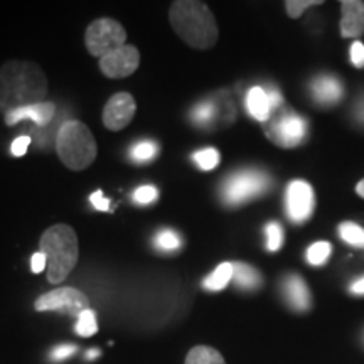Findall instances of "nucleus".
<instances>
[{"mask_svg":"<svg viewBox=\"0 0 364 364\" xmlns=\"http://www.w3.org/2000/svg\"><path fill=\"white\" fill-rule=\"evenodd\" d=\"M46 95L48 78L36 63L12 59L0 66V110L4 113L43 103Z\"/></svg>","mask_w":364,"mask_h":364,"instance_id":"obj_1","label":"nucleus"},{"mask_svg":"<svg viewBox=\"0 0 364 364\" xmlns=\"http://www.w3.org/2000/svg\"><path fill=\"white\" fill-rule=\"evenodd\" d=\"M169 19L176 34L191 48L209 49L216 44L218 24L204 2L177 0L171 6Z\"/></svg>","mask_w":364,"mask_h":364,"instance_id":"obj_2","label":"nucleus"},{"mask_svg":"<svg viewBox=\"0 0 364 364\" xmlns=\"http://www.w3.org/2000/svg\"><path fill=\"white\" fill-rule=\"evenodd\" d=\"M41 253L48 260L49 284H61L78 263V236L68 225H54L46 230L39 241Z\"/></svg>","mask_w":364,"mask_h":364,"instance_id":"obj_3","label":"nucleus"},{"mask_svg":"<svg viewBox=\"0 0 364 364\" xmlns=\"http://www.w3.org/2000/svg\"><path fill=\"white\" fill-rule=\"evenodd\" d=\"M56 150L61 162L71 171L88 169L98 152L91 130L76 120L61 125L56 136Z\"/></svg>","mask_w":364,"mask_h":364,"instance_id":"obj_4","label":"nucleus"},{"mask_svg":"<svg viewBox=\"0 0 364 364\" xmlns=\"http://www.w3.org/2000/svg\"><path fill=\"white\" fill-rule=\"evenodd\" d=\"M272 186V179L267 172L258 169H243L233 172L223 181L221 198L226 206H241L265 194Z\"/></svg>","mask_w":364,"mask_h":364,"instance_id":"obj_5","label":"nucleus"},{"mask_svg":"<svg viewBox=\"0 0 364 364\" xmlns=\"http://www.w3.org/2000/svg\"><path fill=\"white\" fill-rule=\"evenodd\" d=\"M127 41V33L120 22L113 19H97L91 22L85 34L86 49L91 56L105 58L117 49L124 48Z\"/></svg>","mask_w":364,"mask_h":364,"instance_id":"obj_6","label":"nucleus"},{"mask_svg":"<svg viewBox=\"0 0 364 364\" xmlns=\"http://www.w3.org/2000/svg\"><path fill=\"white\" fill-rule=\"evenodd\" d=\"M36 311H59L65 312L68 316L80 317L81 312L88 311L90 300L83 292L80 290L71 289V287H65V289H56L51 292L41 295L34 304Z\"/></svg>","mask_w":364,"mask_h":364,"instance_id":"obj_7","label":"nucleus"},{"mask_svg":"<svg viewBox=\"0 0 364 364\" xmlns=\"http://www.w3.org/2000/svg\"><path fill=\"white\" fill-rule=\"evenodd\" d=\"M267 135L284 149L297 147L304 142L307 135V122L306 118L297 115V113L284 112L272 122L270 129L267 130Z\"/></svg>","mask_w":364,"mask_h":364,"instance_id":"obj_8","label":"nucleus"},{"mask_svg":"<svg viewBox=\"0 0 364 364\" xmlns=\"http://www.w3.org/2000/svg\"><path fill=\"white\" fill-rule=\"evenodd\" d=\"M316 198L312 186L306 181H292L285 193L287 215L294 223H304L312 216Z\"/></svg>","mask_w":364,"mask_h":364,"instance_id":"obj_9","label":"nucleus"},{"mask_svg":"<svg viewBox=\"0 0 364 364\" xmlns=\"http://www.w3.org/2000/svg\"><path fill=\"white\" fill-rule=\"evenodd\" d=\"M140 65V53L135 46H124L100 59V70L112 80L127 78L134 75Z\"/></svg>","mask_w":364,"mask_h":364,"instance_id":"obj_10","label":"nucleus"},{"mask_svg":"<svg viewBox=\"0 0 364 364\" xmlns=\"http://www.w3.org/2000/svg\"><path fill=\"white\" fill-rule=\"evenodd\" d=\"M135 108V100L130 93L113 95L103 110V125L112 132L125 129L134 120Z\"/></svg>","mask_w":364,"mask_h":364,"instance_id":"obj_11","label":"nucleus"},{"mask_svg":"<svg viewBox=\"0 0 364 364\" xmlns=\"http://www.w3.org/2000/svg\"><path fill=\"white\" fill-rule=\"evenodd\" d=\"M311 95L314 102L321 107H332L343 98L344 86L336 76L321 75L311 81Z\"/></svg>","mask_w":364,"mask_h":364,"instance_id":"obj_12","label":"nucleus"},{"mask_svg":"<svg viewBox=\"0 0 364 364\" xmlns=\"http://www.w3.org/2000/svg\"><path fill=\"white\" fill-rule=\"evenodd\" d=\"M54 112H56V107L51 102H43L38 105H31V107H22L17 108V110H12L6 113L4 120H6L7 125H16L22 120H33L36 125L46 127L49 125V122L54 118Z\"/></svg>","mask_w":364,"mask_h":364,"instance_id":"obj_13","label":"nucleus"},{"mask_svg":"<svg viewBox=\"0 0 364 364\" xmlns=\"http://www.w3.org/2000/svg\"><path fill=\"white\" fill-rule=\"evenodd\" d=\"M284 290L285 300L289 302V306L297 312H306L311 309V292H309V287L306 282L302 280V277L299 275H289L284 280L282 285Z\"/></svg>","mask_w":364,"mask_h":364,"instance_id":"obj_14","label":"nucleus"},{"mask_svg":"<svg viewBox=\"0 0 364 364\" xmlns=\"http://www.w3.org/2000/svg\"><path fill=\"white\" fill-rule=\"evenodd\" d=\"M343 19H341V34L343 38H354L364 33V2L359 0H344Z\"/></svg>","mask_w":364,"mask_h":364,"instance_id":"obj_15","label":"nucleus"},{"mask_svg":"<svg viewBox=\"0 0 364 364\" xmlns=\"http://www.w3.org/2000/svg\"><path fill=\"white\" fill-rule=\"evenodd\" d=\"M247 110L255 120L258 122H268L272 115V107L268 102L267 90L262 86H253L247 93Z\"/></svg>","mask_w":364,"mask_h":364,"instance_id":"obj_16","label":"nucleus"},{"mask_svg":"<svg viewBox=\"0 0 364 364\" xmlns=\"http://www.w3.org/2000/svg\"><path fill=\"white\" fill-rule=\"evenodd\" d=\"M233 282L243 290H257L262 285V275L247 263H233Z\"/></svg>","mask_w":364,"mask_h":364,"instance_id":"obj_17","label":"nucleus"},{"mask_svg":"<svg viewBox=\"0 0 364 364\" xmlns=\"http://www.w3.org/2000/svg\"><path fill=\"white\" fill-rule=\"evenodd\" d=\"M233 280V263H221L211 275L206 277L203 282L204 289L211 290V292H220L225 287Z\"/></svg>","mask_w":364,"mask_h":364,"instance_id":"obj_18","label":"nucleus"},{"mask_svg":"<svg viewBox=\"0 0 364 364\" xmlns=\"http://www.w3.org/2000/svg\"><path fill=\"white\" fill-rule=\"evenodd\" d=\"M186 364H226L225 358L209 346H196L186 358Z\"/></svg>","mask_w":364,"mask_h":364,"instance_id":"obj_19","label":"nucleus"},{"mask_svg":"<svg viewBox=\"0 0 364 364\" xmlns=\"http://www.w3.org/2000/svg\"><path fill=\"white\" fill-rule=\"evenodd\" d=\"M339 236L346 243L353 245V247L364 248V228L356 225V223L346 221L339 225Z\"/></svg>","mask_w":364,"mask_h":364,"instance_id":"obj_20","label":"nucleus"},{"mask_svg":"<svg viewBox=\"0 0 364 364\" xmlns=\"http://www.w3.org/2000/svg\"><path fill=\"white\" fill-rule=\"evenodd\" d=\"M159 152V145L156 142H150V140H140L134 147L130 149V159L136 164H144L156 159Z\"/></svg>","mask_w":364,"mask_h":364,"instance_id":"obj_21","label":"nucleus"},{"mask_svg":"<svg viewBox=\"0 0 364 364\" xmlns=\"http://www.w3.org/2000/svg\"><path fill=\"white\" fill-rule=\"evenodd\" d=\"M75 331H76V334L81 336V338H91V336L97 334V331H98L97 314L91 311V309L81 312L78 317V322H76V326H75Z\"/></svg>","mask_w":364,"mask_h":364,"instance_id":"obj_22","label":"nucleus"},{"mask_svg":"<svg viewBox=\"0 0 364 364\" xmlns=\"http://www.w3.org/2000/svg\"><path fill=\"white\" fill-rule=\"evenodd\" d=\"M216 115H218V108L213 102H203V103L196 105L193 113H191L194 124H198L201 127L211 125L213 120L216 118Z\"/></svg>","mask_w":364,"mask_h":364,"instance_id":"obj_23","label":"nucleus"},{"mask_svg":"<svg viewBox=\"0 0 364 364\" xmlns=\"http://www.w3.org/2000/svg\"><path fill=\"white\" fill-rule=\"evenodd\" d=\"M156 247L161 250V252H176L182 247L181 236L172 230H161L156 235V240H154Z\"/></svg>","mask_w":364,"mask_h":364,"instance_id":"obj_24","label":"nucleus"},{"mask_svg":"<svg viewBox=\"0 0 364 364\" xmlns=\"http://www.w3.org/2000/svg\"><path fill=\"white\" fill-rule=\"evenodd\" d=\"M331 250H332L331 245L327 243V241H317V243L311 245L307 250V253H306L307 262L314 267L324 265V263L327 262V258L331 257Z\"/></svg>","mask_w":364,"mask_h":364,"instance_id":"obj_25","label":"nucleus"},{"mask_svg":"<svg viewBox=\"0 0 364 364\" xmlns=\"http://www.w3.org/2000/svg\"><path fill=\"white\" fill-rule=\"evenodd\" d=\"M193 159H194V162L199 166V169L213 171L218 164H220V152H218L216 149H211V147L203 149V150H199V152H196Z\"/></svg>","mask_w":364,"mask_h":364,"instance_id":"obj_26","label":"nucleus"},{"mask_svg":"<svg viewBox=\"0 0 364 364\" xmlns=\"http://www.w3.org/2000/svg\"><path fill=\"white\" fill-rule=\"evenodd\" d=\"M265 235L268 252H277V250H280L282 245H284V228H282L279 223L272 221L268 223L265 228Z\"/></svg>","mask_w":364,"mask_h":364,"instance_id":"obj_27","label":"nucleus"},{"mask_svg":"<svg viewBox=\"0 0 364 364\" xmlns=\"http://www.w3.org/2000/svg\"><path fill=\"white\" fill-rule=\"evenodd\" d=\"M157 198H159V193L154 186H140V188L134 193V201L136 204H142V206L154 203Z\"/></svg>","mask_w":364,"mask_h":364,"instance_id":"obj_28","label":"nucleus"},{"mask_svg":"<svg viewBox=\"0 0 364 364\" xmlns=\"http://www.w3.org/2000/svg\"><path fill=\"white\" fill-rule=\"evenodd\" d=\"M317 0H289V2H285V7H287V14H289L292 19H297V17L302 16V12L306 11L307 7L311 6H317Z\"/></svg>","mask_w":364,"mask_h":364,"instance_id":"obj_29","label":"nucleus"},{"mask_svg":"<svg viewBox=\"0 0 364 364\" xmlns=\"http://www.w3.org/2000/svg\"><path fill=\"white\" fill-rule=\"evenodd\" d=\"M76 351H78V348L75 344H59L51 351V359L53 361H63V359L71 358Z\"/></svg>","mask_w":364,"mask_h":364,"instance_id":"obj_30","label":"nucleus"},{"mask_svg":"<svg viewBox=\"0 0 364 364\" xmlns=\"http://www.w3.org/2000/svg\"><path fill=\"white\" fill-rule=\"evenodd\" d=\"M29 144H31V136H27V135L17 136V139L14 140L12 145H11V154H12L14 157H22V156H26L27 147H29Z\"/></svg>","mask_w":364,"mask_h":364,"instance_id":"obj_31","label":"nucleus"},{"mask_svg":"<svg viewBox=\"0 0 364 364\" xmlns=\"http://www.w3.org/2000/svg\"><path fill=\"white\" fill-rule=\"evenodd\" d=\"M351 61L356 68H364V44L359 41L351 46Z\"/></svg>","mask_w":364,"mask_h":364,"instance_id":"obj_32","label":"nucleus"},{"mask_svg":"<svg viewBox=\"0 0 364 364\" xmlns=\"http://www.w3.org/2000/svg\"><path fill=\"white\" fill-rule=\"evenodd\" d=\"M90 201H91V204H93V208L97 209V211H108V209H110V201L105 198L102 191H97V193L91 194Z\"/></svg>","mask_w":364,"mask_h":364,"instance_id":"obj_33","label":"nucleus"},{"mask_svg":"<svg viewBox=\"0 0 364 364\" xmlns=\"http://www.w3.org/2000/svg\"><path fill=\"white\" fill-rule=\"evenodd\" d=\"M46 268H48V260H46L44 253H34L33 258H31V270H33L34 273H41L44 272Z\"/></svg>","mask_w":364,"mask_h":364,"instance_id":"obj_34","label":"nucleus"},{"mask_svg":"<svg viewBox=\"0 0 364 364\" xmlns=\"http://www.w3.org/2000/svg\"><path fill=\"white\" fill-rule=\"evenodd\" d=\"M267 95H268V102H270L272 110H275V108L282 107V102H284V98H282V95L279 93V91H277L275 88H268Z\"/></svg>","mask_w":364,"mask_h":364,"instance_id":"obj_35","label":"nucleus"},{"mask_svg":"<svg viewBox=\"0 0 364 364\" xmlns=\"http://www.w3.org/2000/svg\"><path fill=\"white\" fill-rule=\"evenodd\" d=\"M354 118L358 120V124L364 125V95L354 105Z\"/></svg>","mask_w":364,"mask_h":364,"instance_id":"obj_36","label":"nucleus"},{"mask_svg":"<svg viewBox=\"0 0 364 364\" xmlns=\"http://www.w3.org/2000/svg\"><path fill=\"white\" fill-rule=\"evenodd\" d=\"M349 292L354 295H364V277L361 279L354 280L351 285H349Z\"/></svg>","mask_w":364,"mask_h":364,"instance_id":"obj_37","label":"nucleus"},{"mask_svg":"<svg viewBox=\"0 0 364 364\" xmlns=\"http://www.w3.org/2000/svg\"><path fill=\"white\" fill-rule=\"evenodd\" d=\"M98 356H100L98 349H90V351L86 353V358H88V359H97Z\"/></svg>","mask_w":364,"mask_h":364,"instance_id":"obj_38","label":"nucleus"},{"mask_svg":"<svg viewBox=\"0 0 364 364\" xmlns=\"http://www.w3.org/2000/svg\"><path fill=\"white\" fill-rule=\"evenodd\" d=\"M356 191H358V194L361 196V198H364V179L359 182L358 184V188H356Z\"/></svg>","mask_w":364,"mask_h":364,"instance_id":"obj_39","label":"nucleus"}]
</instances>
